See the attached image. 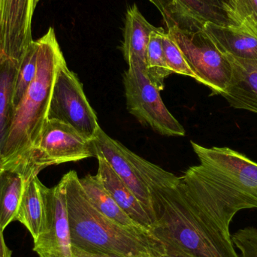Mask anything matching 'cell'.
<instances>
[{"label": "cell", "instance_id": "cell-10", "mask_svg": "<svg viewBox=\"0 0 257 257\" xmlns=\"http://www.w3.org/2000/svg\"><path fill=\"white\" fill-rule=\"evenodd\" d=\"M45 217L39 236L33 240V250L39 257H73L66 204V181L51 188L42 187Z\"/></svg>", "mask_w": 257, "mask_h": 257}, {"label": "cell", "instance_id": "cell-27", "mask_svg": "<svg viewBox=\"0 0 257 257\" xmlns=\"http://www.w3.org/2000/svg\"><path fill=\"white\" fill-rule=\"evenodd\" d=\"M72 256L73 257H122L113 253L87 251L75 246H72Z\"/></svg>", "mask_w": 257, "mask_h": 257}, {"label": "cell", "instance_id": "cell-16", "mask_svg": "<svg viewBox=\"0 0 257 257\" xmlns=\"http://www.w3.org/2000/svg\"><path fill=\"white\" fill-rule=\"evenodd\" d=\"M203 30L223 54L257 61V37L242 27H226L207 21Z\"/></svg>", "mask_w": 257, "mask_h": 257}, {"label": "cell", "instance_id": "cell-8", "mask_svg": "<svg viewBox=\"0 0 257 257\" xmlns=\"http://www.w3.org/2000/svg\"><path fill=\"white\" fill-rule=\"evenodd\" d=\"M48 119L69 125L89 140H93L101 128L84 93L82 83L68 68L66 60L60 63L57 70Z\"/></svg>", "mask_w": 257, "mask_h": 257}, {"label": "cell", "instance_id": "cell-30", "mask_svg": "<svg viewBox=\"0 0 257 257\" xmlns=\"http://www.w3.org/2000/svg\"><path fill=\"white\" fill-rule=\"evenodd\" d=\"M40 1V0H34V6L36 8V6H37L38 3H39V2Z\"/></svg>", "mask_w": 257, "mask_h": 257}, {"label": "cell", "instance_id": "cell-20", "mask_svg": "<svg viewBox=\"0 0 257 257\" xmlns=\"http://www.w3.org/2000/svg\"><path fill=\"white\" fill-rule=\"evenodd\" d=\"M19 66L12 59H0V154L15 111L12 97Z\"/></svg>", "mask_w": 257, "mask_h": 257}, {"label": "cell", "instance_id": "cell-3", "mask_svg": "<svg viewBox=\"0 0 257 257\" xmlns=\"http://www.w3.org/2000/svg\"><path fill=\"white\" fill-rule=\"evenodd\" d=\"M36 41L38 45L36 76L15 108L0 154V169H21L37 145L48 120L57 70L65 60L53 27H49L47 33Z\"/></svg>", "mask_w": 257, "mask_h": 257}, {"label": "cell", "instance_id": "cell-5", "mask_svg": "<svg viewBox=\"0 0 257 257\" xmlns=\"http://www.w3.org/2000/svg\"><path fill=\"white\" fill-rule=\"evenodd\" d=\"M93 142L96 156H102L109 163L155 223L151 189L163 182L170 175V172L139 157L118 141L110 137L101 128Z\"/></svg>", "mask_w": 257, "mask_h": 257}, {"label": "cell", "instance_id": "cell-12", "mask_svg": "<svg viewBox=\"0 0 257 257\" xmlns=\"http://www.w3.org/2000/svg\"><path fill=\"white\" fill-rule=\"evenodd\" d=\"M163 17L166 30L178 27L182 30H203L205 22L231 27L227 19L211 10L201 0H149Z\"/></svg>", "mask_w": 257, "mask_h": 257}, {"label": "cell", "instance_id": "cell-18", "mask_svg": "<svg viewBox=\"0 0 257 257\" xmlns=\"http://www.w3.org/2000/svg\"><path fill=\"white\" fill-rule=\"evenodd\" d=\"M27 180L16 169H0V230L15 221Z\"/></svg>", "mask_w": 257, "mask_h": 257}, {"label": "cell", "instance_id": "cell-13", "mask_svg": "<svg viewBox=\"0 0 257 257\" xmlns=\"http://www.w3.org/2000/svg\"><path fill=\"white\" fill-rule=\"evenodd\" d=\"M226 55L232 65V78L221 96L232 108L257 114V61Z\"/></svg>", "mask_w": 257, "mask_h": 257}, {"label": "cell", "instance_id": "cell-23", "mask_svg": "<svg viewBox=\"0 0 257 257\" xmlns=\"http://www.w3.org/2000/svg\"><path fill=\"white\" fill-rule=\"evenodd\" d=\"M162 45L166 64L172 73L190 77L197 81V76L192 70L182 51L166 30L163 34Z\"/></svg>", "mask_w": 257, "mask_h": 257}, {"label": "cell", "instance_id": "cell-15", "mask_svg": "<svg viewBox=\"0 0 257 257\" xmlns=\"http://www.w3.org/2000/svg\"><path fill=\"white\" fill-rule=\"evenodd\" d=\"M156 28L143 16L136 4L128 7L123 30L122 51L128 67L146 72V54L151 32Z\"/></svg>", "mask_w": 257, "mask_h": 257}, {"label": "cell", "instance_id": "cell-24", "mask_svg": "<svg viewBox=\"0 0 257 257\" xmlns=\"http://www.w3.org/2000/svg\"><path fill=\"white\" fill-rule=\"evenodd\" d=\"M240 257H257V228L247 226L231 235Z\"/></svg>", "mask_w": 257, "mask_h": 257}, {"label": "cell", "instance_id": "cell-29", "mask_svg": "<svg viewBox=\"0 0 257 257\" xmlns=\"http://www.w3.org/2000/svg\"><path fill=\"white\" fill-rule=\"evenodd\" d=\"M12 252L6 245L3 232L0 230V257H12Z\"/></svg>", "mask_w": 257, "mask_h": 257}, {"label": "cell", "instance_id": "cell-28", "mask_svg": "<svg viewBox=\"0 0 257 257\" xmlns=\"http://www.w3.org/2000/svg\"><path fill=\"white\" fill-rule=\"evenodd\" d=\"M166 246V253L161 257H193L181 250H176L173 247Z\"/></svg>", "mask_w": 257, "mask_h": 257}, {"label": "cell", "instance_id": "cell-17", "mask_svg": "<svg viewBox=\"0 0 257 257\" xmlns=\"http://www.w3.org/2000/svg\"><path fill=\"white\" fill-rule=\"evenodd\" d=\"M43 185L38 176L27 181L15 219L27 228L33 240L39 236L45 223Z\"/></svg>", "mask_w": 257, "mask_h": 257}, {"label": "cell", "instance_id": "cell-21", "mask_svg": "<svg viewBox=\"0 0 257 257\" xmlns=\"http://www.w3.org/2000/svg\"><path fill=\"white\" fill-rule=\"evenodd\" d=\"M166 30L156 27L149 36L146 54V75L153 85L160 91L164 89L165 80L172 75L165 60L162 39Z\"/></svg>", "mask_w": 257, "mask_h": 257}, {"label": "cell", "instance_id": "cell-14", "mask_svg": "<svg viewBox=\"0 0 257 257\" xmlns=\"http://www.w3.org/2000/svg\"><path fill=\"white\" fill-rule=\"evenodd\" d=\"M96 158L98 160L96 175L104 187L133 221L151 230L154 222L140 201L102 156L97 155Z\"/></svg>", "mask_w": 257, "mask_h": 257}, {"label": "cell", "instance_id": "cell-25", "mask_svg": "<svg viewBox=\"0 0 257 257\" xmlns=\"http://www.w3.org/2000/svg\"><path fill=\"white\" fill-rule=\"evenodd\" d=\"M239 27L257 37V0H237Z\"/></svg>", "mask_w": 257, "mask_h": 257}, {"label": "cell", "instance_id": "cell-22", "mask_svg": "<svg viewBox=\"0 0 257 257\" xmlns=\"http://www.w3.org/2000/svg\"><path fill=\"white\" fill-rule=\"evenodd\" d=\"M37 60V42L33 40L20 63L12 97L14 108H16L36 76Z\"/></svg>", "mask_w": 257, "mask_h": 257}, {"label": "cell", "instance_id": "cell-4", "mask_svg": "<svg viewBox=\"0 0 257 257\" xmlns=\"http://www.w3.org/2000/svg\"><path fill=\"white\" fill-rule=\"evenodd\" d=\"M155 223L151 231L164 245L193 257H240L232 238L207 220L178 181L153 190Z\"/></svg>", "mask_w": 257, "mask_h": 257}, {"label": "cell", "instance_id": "cell-1", "mask_svg": "<svg viewBox=\"0 0 257 257\" xmlns=\"http://www.w3.org/2000/svg\"><path fill=\"white\" fill-rule=\"evenodd\" d=\"M191 145L200 163L179 177L180 185L200 214L231 238L235 216L257 208V163L228 147Z\"/></svg>", "mask_w": 257, "mask_h": 257}, {"label": "cell", "instance_id": "cell-2", "mask_svg": "<svg viewBox=\"0 0 257 257\" xmlns=\"http://www.w3.org/2000/svg\"><path fill=\"white\" fill-rule=\"evenodd\" d=\"M72 246L122 257H161L166 246L152 231L128 227L108 218L90 204L75 171L63 175Z\"/></svg>", "mask_w": 257, "mask_h": 257}, {"label": "cell", "instance_id": "cell-19", "mask_svg": "<svg viewBox=\"0 0 257 257\" xmlns=\"http://www.w3.org/2000/svg\"><path fill=\"white\" fill-rule=\"evenodd\" d=\"M80 184L89 202L101 214L123 226L143 227L133 221L120 208L96 175L88 174L80 178Z\"/></svg>", "mask_w": 257, "mask_h": 257}, {"label": "cell", "instance_id": "cell-9", "mask_svg": "<svg viewBox=\"0 0 257 257\" xmlns=\"http://www.w3.org/2000/svg\"><path fill=\"white\" fill-rule=\"evenodd\" d=\"M126 108L142 124L164 136L181 137L185 130L162 100L160 91L138 68L128 67L123 75Z\"/></svg>", "mask_w": 257, "mask_h": 257}, {"label": "cell", "instance_id": "cell-26", "mask_svg": "<svg viewBox=\"0 0 257 257\" xmlns=\"http://www.w3.org/2000/svg\"><path fill=\"white\" fill-rule=\"evenodd\" d=\"M211 10L227 19L232 25L239 27L237 15V0H201Z\"/></svg>", "mask_w": 257, "mask_h": 257}, {"label": "cell", "instance_id": "cell-7", "mask_svg": "<svg viewBox=\"0 0 257 257\" xmlns=\"http://www.w3.org/2000/svg\"><path fill=\"white\" fill-rule=\"evenodd\" d=\"M166 31L182 51L198 82L208 87L211 96H221L232 78V65L227 55L203 30L189 31L175 27Z\"/></svg>", "mask_w": 257, "mask_h": 257}, {"label": "cell", "instance_id": "cell-11", "mask_svg": "<svg viewBox=\"0 0 257 257\" xmlns=\"http://www.w3.org/2000/svg\"><path fill=\"white\" fill-rule=\"evenodd\" d=\"M34 0H0V59L21 63L32 42Z\"/></svg>", "mask_w": 257, "mask_h": 257}, {"label": "cell", "instance_id": "cell-6", "mask_svg": "<svg viewBox=\"0 0 257 257\" xmlns=\"http://www.w3.org/2000/svg\"><path fill=\"white\" fill-rule=\"evenodd\" d=\"M93 140H89L69 125L48 119L36 146L20 169L28 181L45 168L96 157Z\"/></svg>", "mask_w": 257, "mask_h": 257}]
</instances>
